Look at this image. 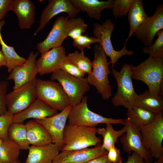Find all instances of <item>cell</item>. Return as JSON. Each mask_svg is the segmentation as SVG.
Listing matches in <instances>:
<instances>
[{
  "instance_id": "277c9868",
  "label": "cell",
  "mask_w": 163,
  "mask_h": 163,
  "mask_svg": "<svg viewBox=\"0 0 163 163\" xmlns=\"http://www.w3.org/2000/svg\"><path fill=\"white\" fill-rule=\"evenodd\" d=\"M131 66V64H125L119 71L114 68L112 69L111 72L117 86V91L112 99V103L115 107L122 106L129 110L135 105L138 94L133 85Z\"/></svg>"
},
{
  "instance_id": "44dd1931",
  "label": "cell",
  "mask_w": 163,
  "mask_h": 163,
  "mask_svg": "<svg viewBox=\"0 0 163 163\" xmlns=\"http://www.w3.org/2000/svg\"><path fill=\"white\" fill-rule=\"evenodd\" d=\"M25 163H51L60 151L54 143L30 146Z\"/></svg>"
},
{
  "instance_id": "6da1fadb",
  "label": "cell",
  "mask_w": 163,
  "mask_h": 163,
  "mask_svg": "<svg viewBox=\"0 0 163 163\" xmlns=\"http://www.w3.org/2000/svg\"><path fill=\"white\" fill-rule=\"evenodd\" d=\"M94 53L92 70L86 79L90 85L95 88L102 99L107 100L112 96V88L108 78L111 73L109 68L110 63L99 44L94 46Z\"/></svg>"
},
{
  "instance_id": "d6986e66",
  "label": "cell",
  "mask_w": 163,
  "mask_h": 163,
  "mask_svg": "<svg viewBox=\"0 0 163 163\" xmlns=\"http://www.w3.org/2000/svg\"><path fill=\"white\" fill-rule=\"evenodd\" d=\"M58 113L37 98L22 111L14 115L13 122L23 123L27 119L31 118L40 120L54 116Z\"/></svg>"
},
{
  "instance_id": "e575fe53",
  "label": "cell",
  "mask_w": 163,
  "mask_h": 163,
  "mask_svg": "<svg viewBox=\"0 0 163 163\" xmlns=\"http://www.w3.org/2000/svg\"><path fill=\"white\" fill-rule=\"evenodd\" d=\"M13 116L8 111L0 116V137L3 141L9 139L8 131L10 125L13 122Z\"/></svg>"
},
{
  "instance_id": "7dc6e473",
  "label": "cell",
  "mask_w": 163,
  "mask_h": 163,
  "mask_svg": "<svg viewBox=\"0 0 163 163\" xmlns=\"http://www.w3.org/2000/svg\"><path fill=\"white\" fill-rule=\"evenodd\" d=\"M143 163H150L148 161H146L144 160Z\"/></svg>"
},
{
  "instance_id": "f35d334b",
  "label": "cell",
  "mask_w": 163,
  "mask_h": 163,
  "mask_svg": "<svg viewBox=\"0 0 163 163\" xmlns=\"http://www.w3.org/2000/svg\"><path fill=\"white\" fill-rule=\"evenodd\" d=\"M107 157L112 163H122L123 158L121 155L120 149L114 146L107 151Z\"/></svg>"
},
{
  "instance_id": "8d00e7d4",
  "label": "cell",
  "mask_w": 163,
  "mask_h": 163,
  "mask_svg": "<svg viewBox=\"0 0 163 163\" xmlns=\"http://www.w3.org/2000/svg\"><path fill=\"white\" fill-rule=\"evenodd\" d=\"M60 69L71 75L78 77H84L85 75L68 59L67 56L62 61Z\"/></svg>"
},
{
  "instance_id": "5b68a950",
  "label": "cell",
  "mask_w": 163,
  "mask_h": 163,
  "mask_svg": "<svg viewBox=\"0 0 163 163\" xmlns=\"http://www.w3.org/2000/svg\"><path fill=\"white\" fill-rule=\"evenodd\" d=\"M37 98L57 111H62L70 105L61 85L52 81L36 79Z\"/></svg>"
},
{
  "instance_id": "2e32d148",
  "label": "cell",
  "mask_w": 163,
  "mask_h": 163,
  "mask_svg": "<svg viewBox=\"0 0 163 163\" xmlns=\"http://www.w3.org/2000/svg\"><path fill=\"white\" fill-rule=\"evenodd\" d=\"M80 12L75 8L69 0H49L40 16L39 26L35 32V35L42 30L53 17L62 12L68 14L69 18L76 17Z\"/></svg>"
},
{
  "instance_id": "7a4b0ae2",
  "label": "cell",
  "mask_w": 163,
  "mask_h": 163,
  "mask_svg": "<svg viewBox=\"0 0 163 163\" xmlns=\"http://www.w3.org/2000/svg\"><path fill=\"white\" fill-rule=\"evenodd\" d=\"M132 78L144 82L151 93L160 95L163 85V59L151 56L137 66L132 65Z\"/></svg>"
},
{
  "instance_id": "d590c367",
  "label": "cell",
  "mask_w": 163,
  "mask_h": 163,
  "mask_svg": "<svg viewBox=\"0 0 163 163\" xmlns=\"http://www.w3.org/2000/svg\"><path fill=\"white\" fill-rule=\"evenodd\" d=\"M99 42L98 39L95 37L88 36L87 34H82L73 40L72 44L74 47H78L82 51L86 48L90 49L91 44Z\"/></svg>"
},
{
  "instance_id": "ba28073f",
  "label": "cell",
  "mask_w": 163,
  "mask_h": 163,
  "mask_svg": "<svg viewBox=\"0 0 163 163\" xmlns=\"http://www.w3.org/2000/svg\"><path fill=\"white\" fill-rule=\"evenodd\" d=\"M50 79L57 81L61 85L73 107L80 103L90 88L86 78L71 75L60 69L52 73Z\"/></svg>"
},
{
  "instance_id": "4dcf8cb0",
  "label": "cell",
  "mask_w": 163,
  "mask_h": 163,
  "mask_svg": "<svg viewBox=\"0 0 163 163\" xmlns=\"http://www.w3.org/2000/svg\"><path fill=\"white\" fill-rule=\"evenodd\" d=\"M69 60L85 75L89 74L92 69V62L86 56L84 51L77 50L70 53L67 56Z\"/></svg>"
},
{
  "instance_id": "7c38bea8",
  "label": "cell",
  "mask_w": 163,
  "mask_h": 163,
  "mask_svg": "<svg viewBox=\"0 0 163 163\" xmlns=\"http://www.w3.org/2000/svg\"><path fill=\"white\" fill-rule=\"evenodd\" d=\"M73 106L69 105L64 110L52 116L34 120L42 125L52 138L53 143L61 151L63 146V132L69 114Z\"/></svg>"
},
{
  "instance_id": "836d02e7",
  "label": "cell",
  "mask_w": 163,
  "mask_h": 163,
  "mask_svg": "<svg viewBox=\"0 0 163 163\" xmlns=\"http://www.w3.org/2000/svg\"><path fill=\"white\" fill-rule=\"evenodd\" d=\"M133 0H114L112 8L114 17L117 18L128 14Z\"/></svg>"
},
{
  "instance_id": "b9f144b4",
  "label": "cell",
  "mask_w": 163,
  "mask_h": 163,
  "mask_svg": "<svg viewBox=\"0 0 163 163\" xmlns=\"http://www.w3.org/2000/svg\"><path fill=\"white\" fill-rule=\"evenodd\" d=\"M107 154L84 163H112L107 159Z\"/></svg>"
},
{
  "instance_id": "603a6c76",
  "label": "cell",
  "mask_w": 163,
  "mask_h": 163,
  "mask_svg": "<svg viewBox=\"0 0 163 163\" xmlns=\"http://www.w3.org/2000/svg\"><path fill=\"white\" fill-rule=\"evenodd\" d=\"M29 144L40 146L53 143V139L45 129L35 120H30L25 124Z\"/></svg>"
},
{
  "instance_id": "d6a6232c",
  "label": "cell",
  "mask_w": 163,
  "mask_h": 163,
  "mask_svg": "<svg viewBox=\"0 0 163 163\" xmlns=\"http://www.w3.org/2000/svg\"><path fill=\"white\" fill-rule=\"evenodd\" d=\"M156 35L157 38L154 43L144 48L142 51L149 56L163 59V29L159 31Z\"/></svg>"
},
{
  "instance_id": "f6af8a7d",
  "label": "cell",
  "mask_w": 163,
  "mask_h": 163,
  "mask_svg": "<svg viewBox=\"0 0 163 163\" xmlns=\"http://www.w3.org/2000/svg\"><path fill=\"white\" fill-rule=\"evenodd\" d=\"M3 142V140L0 137V145Z\"/></svg>"
},
{
  "instance_id": "74e56055",
  "label": "cell",
  "mask_w": 163,
  "mask_h": 163,
  "mask_svg": "<svg viewBox=\"0 0 163 163\" xmlns=\"http://www.w3.org/2000/svg\"><path fill=\"white\" fill-rule=\"evenodd\" d=\"M8 83L5 81L0 82V116L7 111L6 97Z\"/></svg>"
},
{
  "instance_id": "8992f818",
  "label": "cell",
  "mask_w": 163,
  "mask_h": 163,
  "mask_svg": "<svg viewBox=\"0 0 163 163\" xmlns=\"http://www.w3.org/2000/svg\"><path fill=\"white\" fill-rule=\"evenodd\" d=\"M87 100V97L84 96L80 104L72 107L68 116V124L87 127H95L101 123L124 125L125 119L105 117L90 110Z\"/></svg>"
},
{
  "instance_id": "7bdbcfd3",
  "label": "cell",
  "mask_w": 163,
  "mask_h": 163,
  "mask_svg": "<svg viewBox=\"0 0 163 163\" xmlns=\"http://www.w3.org/2000/svg\"><path fill=\"white\" fill-rule=\"evenodd\" d=\"M6 66V62L4 56L0 50V69L2 66Z\"/></svg>"
},
{
  "instance_id": "60d3db41",
  "label": "cell",
  "mask_w": 163,
  "mask_h": 163,
  "mask_svg": "<svg viewBox=\"0 0 163 163\" xmlns=\"http://www.w3.org/2000/svg\"><path fill=\"white\" fill-rule=\"evenodd\" d=\"M143 158L136 152H132L129 155L127 161L125 163H143Z\"/></svg>"
},
{
  "instance_id": "484cf974",
  "label": "cell",
  "mask_w": 163,
  "mask_h": 163,
  "mask_svg": "<svg viewBox=\"0 0 163 163\" xmlns=\"http://www.w3.org/2000/svg\"><path fill=\"white\" fill-rule=\"evenodd\" d=\"M135 105L155 113L162 112L163 110L162 98L159 95L150 93L148 90L138 94Z\"/></svg>"
},
{
  "instance_id": "30bf717a",
  "label": "cell",
  "mask_w": 163,
  "mask_h": 163,
  "mask_svg": "<svg viewBox=\"0 0 163 163\" xmlns=\"http://www.w3.org/2000/svg\"><path fill=\"white\" fill-rule=\"evenodd\" d=\"M36 79L7 94L8 111L13 115L16 114L25 109L37 98Z\"/></svg>"
},
{
  "instance_id": "4fadbf2b",
  "label": "cell",
  "mask_w": 163,
  "mask_h": 163,
  "mask_svg": "<svg viewBox=\"0 0 163 163\" xmlns=\"http://www.w3.org/2000/svg\"><path fill=\"white\" fill-rule=\"evenodd\" d=\"M163 29V4L158 5L154 14L134 33L137 38L145 46L152 44L156 34Z\"/></svg>"
},
{
  "instance_id": "c3c4849f",
  "label": "cell",
  "mask_w": 163,
  "mask_h": 163,
  "mask_svg": "<svg viewBox=\"0 0 163 163\" xmlns=\"http://www.w3.org/2000/svg\"><path fill=\"white\" fill-rule=\"evenodd\" d=\"M53 163L52 162V163Z\"/></svg>"
},
{
  "instance_id": "4316f807",
  "label": "cell",
  "mask_w": 163,
  "mask_h": 163,
  "mask_svg": "<svg viewBox=\"0 0 163 163\" xmlns=\"http://www.w3.org/2000/svg\"><path fill=\"white\" fill-rule=\"evenodd\" d=\"M157 114L134 105L131 109L127 110L126 115L129 121L139 129L152 122Z\"/></svg>"
},
{
  "instance_id": "5bb4252c",
  "label": "cell",
  "mask_w": 163,
  "mask_h": 163,
  "mask_svg": "<svg viewBox=\"0 0 163 163\" xmlns=\"http://www.w3.org/2000/svg\"><path fill=\"white\" fill-rule=\"evenodd\" d=\"M54 158L53 163H84L107 154V151L98 145L92 148L62 151Z\"/></svg>"
},
{
  "instance_id": "8fae6325",
  "label": "cell",
  "mask_w": 163,
  "mask_h": 163,
  "mask_svg": "<svg viewBox=\"0 0 163 163\" xmlns=\"http://www.w3.org/2000/svg\"><path fill=\"white\" fill-rule=\"evenodd\" d=\"M126 132L120 137V141L123 150L129 154L134 152L150 163L153 158L144 148L142 141V135L139 129L126 118L124 125Z\"/></svg>"
},
{
  "instance_id": "d4e9b609",
  "label": "cell",
  "mask_w": 163,
  "mask_h": 163,
  "mask_svg": "<svg viewBox=\"0 0 163 163\" xmlns=\"http://www.w3.org/2000/svg\"><path fill=\"white\" fill-rule=\"evenodd\" d=\"M5 23L4 19L0 21V44L1 51L4 56L8 71L11 72L15 67L24 63L27 59L19 56L15 51L13 46L6 44L3 41L1 34L2 27Z\"/></svg>"
},
{
  "instance_id": "ac0fdd59",
  "label": "cell",
  "mask_w": 163,
  "mask_h": 163,
  "mask_svg": "<svg viewBox=\"0 0 163 163\" xmlns=\"http://www.w3.org/2000/svg\"><path fill=\"white\" fill-rule=\"evenodd\" d=\"M66 56L65 48L62 46L53 48L41 54L36 61L38 73L42 75L60 69L61 62Z\"/></svg>"
},
{
  "instance_id": "9c48e42d",
  "label": "cell",
  "mask_w": 163,
  "mask_h": 163,
  "mask_svg": "<svg viewBox=\"0 0 163 163\" xmlns=\"http://www.w3.org/2000/svg\"><path fill=\"white\" fill-rule=\"evenodd\" d=\"M115 24L110 19H107L102 24L95 23L94 24L93 33L99 40L106 55L110 59L109 62L113 68L114 64L121 57L125 55L131 56L134 54L132 50H129L126 47L127 42H125L121 49L115 50L112 43L111 36L113 31Z\"/></svg>"
},
{
  "instance_id": "f546056e",
  "label": "cell",
  "mask_w": 163,
  "mask_h": 163,
  "mask_svg": "<svg viewBox=\"0 0 163 163\" xmlns=\"http://www.w3.org/2000/svg\"><path fill=\"white\" fill-rule=\"evenodd\" d=\"M21 149L16 143L8 139L0 145V162L13 163L18 161Z\"/></svg>"
},
{
  "instance_id": "9a60e30c",
  "label": "cell",
  "mask_w": 163,
  "mask_h": 163,
  "mask_svg": "<svg viewBox=\"0 0 163 163\" xmlns=\"http://www.w3.org/2000/svg\"><path fill=\"white\" fill-rule=\"evenodd\" d=\"M38 53L31 51L24 64L14 68L7 78L14 82V89L18 88L32 81L38 73L36 60Z\"/></svg>"
},
{
  "instance_id": "bcb514c9",
  "label": "cell",
  "mask_w": 163,
  "mask_h": 163,
  "mask_svg": "<svg viewBox=\"0 0 163 163\" xmlns=\"http://www.w3.org/2000/svg\"><path fill=\"white\" fill-rule=\"evenodd\" d=\"M0 163H1V162H0ZM21 163L20 161H19V160L17 161L14 162V163Z\"/></svg>"
},
{
  "instance_id": "ab89813d",
  "label": "cell",
  "mask_w": 163,
  "mask_h": 163,
  "mask_svg": "<svg viewBox=\"0 0 163 163\" xmlns=\"http://www.w3.org/2000/svg\"><path fill=\"white\" fill-rule=\"evenodd\" d=\"M12 0H0V21L7 13L11 11Z\"/></svg>"
},
{
  "instance_id": "3957f363",
  "label": "cell",
  "mask_w": 163,
  "mask_h": 163,
  "mask_svg": "<svg viewBox=\"0 0 163 163\" xmlns=\"http://www.w3.org/2000/svg\"><path fill=\"white\" fill-rule=\"evenodd\" d=\"M96 127L66 124L63 137L62 151L75 150L96 146L101 142Z\"/></svg>"
},
{
  "instance_id": "cb8c5ba5",
  "label": "cell",
  "mask_w": 163,
  "mask_h": 163,
  "mask_svg": "<svg viewBox=\"0 0 163 163\" xmlns=\"http://www.w3.org/2000/svg\"><path fill=\"white\" fill-rule=\"evenodd\" d=\"M148 17L146 14L142 0H133L128 13L129 29L127 42L134 33L145 21Z\"/></svg>"
},
{
  "instance_id": "e0dca14e",
  "label": "cell",
  "mask_w": 163,
  "mask_h": 163,
  "mask_svg": "<svg viewBox=\"0 0 163 163\" xmlns=\"http://www.w3.org/2000/svg\"><path fill=\"white\" fill-rule=\"evenodd\" d=\"M69 18L64 16L57 18L46 38L37 43V48L41 54L53 48L62 46L67 37L66 29Z\"/></svg>"
},
{
  "instance_id": "ffe728a7",
  "label": "cell",
  "mask_w": 163,
  "mask_h": 163,
  "mask_svg": "<svg viewBox=\"0 0 163 163\" xmlns=\"http://www.w3.org/2000/svg\"><path fill=\"white\" fill-rule=\"evenodd\" d=\"M35 6L30 0H12L11 11L18 20V26L21 29H29L35 22Z\"/></svg>"
},
{
  "instance_id": "83f0119b",
  "label": "cell",
  "mask_w": 163,
  "mask_h": 163,
  "mask_svg": "<svg viewBox=\"0 0 163 163\" xmlns=\"http://www.w3.org/2000/svg\"><path fill=\"white\" fill-rule=\"evenodd\" d=\"M106 125L105 128H97V133L103 138V144L101 145L102 148L107 151L110 148L115 146L118 138L125 133L126 130L124 126L121 129L115 130L113 128L112 124Z\"/></svg>"
},
{
  "instance_id": "52a82bcc",
  "label": "cell",
  "mask_w": 163,
  "mask_h": 163,
  "mask_svg": "<svg viewBox=\"0 0 163 163\" xmlns=\"http://www.w3.org/2000/svg\"><path fill=\"white\" fill-rule=\"evenodd\" d=\"M139 129L143 146L153 158L156 159L163 155L162 112L157 113L152 122L140 126Z\"/></svg>"
},
{
  "instance_id": "ee69618b",
  "label": "cell",
  "mask_w": 163,
  "mask_h": 163,
  "mask_svg": "<svg viewBox=\"0 0 163 163\" xmlns=\"http://www.w3.org/2000/svg\"><path fill=\"white\" fill-rule=\"evenodd\" d=\"M153 163H163V155L156 159Z\"/></svg>"
},
{
  "instance_id": "f1b7e54d",
  "label": "cell",
  "mask_w": 163,
  "mask_h": 163,
  "mask_svg": "<svg viewBox=\"0 0 163 163\" xmlns=\"http://www.w3.org/2000/svg\"><path fill=\"white\" fill-rule=\"evenodd\" d=\"M8 135L9 139L18 145L21 150L28 149L30 144L25 124L13 122L8 129Z\"/></svg>"
},
{
  "instance_id": "7402d4cb",
  "label": "cell",
  "mask_w": 163,
  "mask_h": 163,
  "mask_svg": "<svg viewBox=\"0 0 163 163\" xmlns=\"http://www.w3.org/2000/svg\"><path fill=\"white\" fill-rule=\"evenodd\" d=\"M73 6L80 11L86 12L91 18L99 20L103 10L112 9L114 0H69Z\"/></svg>"
},
{
  "instance_id": "1f68e13d",
  "label": "cell",
  "mask_w": 163,
  "mask_h": 163,
  "mask_svg": "<svg viewBox=\"0 0 163 163\" xmlns=\"http://www.w3.org/2000/svg\"><path fill=\"white\" fill-rule=\"evenodd\" d=\"M88 28L83 19L80 17L69 18L66 29L67 37L74 40L85 33Z\"/></svg>"
}]
</instances>
